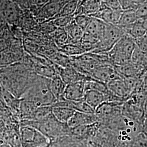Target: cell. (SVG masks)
<instances>
[{"label": "cell", "instance_id": "32", "mask_svg": "<svg viewBox=\"0 0 147 147\" xmlns=\"http://www.w3.org/2000/svg\"><path fill=\"white\" fill-rule=\"evenodd\" d=\"M50 0H33V5L37 8H40L46 5Z\"/></svg>", "mask_w": 147, "mask_h": 147}, {"label": "cell", "instance_id": "22", "mask_svg": "<svg viewBox=\"0 0 147 147\" xmlns=\"http://www.w3.org/2000/svg\"><path fill=\"white\" fill-rule=\"evenodd\" d=\"M138 20L134 10L123 11L117 25L121 27L130 26Z\"/></svg>", "mask_w": 147, "mask_h": 147}, {"label": "cell", "instance_id": "7", "mask_svg": "<svg viewBox=\"0 0 147 147\" xmlns=\"http://www.w3.org/2000/svg\"><path fill=\"white\" fill-rule=\"evenodd\" d=\"M22 11L11 0H5L0 7V17L9 25H16L20 20Z\"/></svg>", "mask_w": 147, "mask_h": 147}, {"label": "cell", "instance_id": "36", "mask_svg": "<svg viewBox=\"0 0 147 147\" xmlns=\"http://www.w3.org/2000/svg\"><path fill=\"white\" fill-rule=\"evenodd\" d=\"M49 145H50V144H49V145H47V146H45V147H49Z\"/></svg>", "mask_w": 147, "mask_h": 147}, {"label": "cell", "instance_id": "34", "mask_svg": "<svg viewBox=\"0 0 147 147\" xmlns=\"http://www.w3.org/2000/svg\"><path fill=\"white\" fill-rule=\"evenodd\" d=\"M143 110H144V113L145 117H147V95H146L145 101H144V103Z\"/></svg>", "mask_w": 147, "mask_h": 147}, {"label": "cell", "instance_id": "3", "mask_svg": "<svg viewBox=\"0 0 147 147\" xmlns=\"http://www.w3.org/2000/svg\"><path fill=\"white\" fill-rule=\"evenodd\" d=\"M20 125H29L36 128L50 142L70 136V129L67 124L59 121L53 114L40 121H21Z\"/></svg>", "mask_w": 147, "mask_h": 147}, {"label": "cell", "instance_id": "29", "mask_svg": "<svg viewBox=\"0 0 147 147\" xmlns=\"http://www.w3.org/2000/svg\"><path fill=\"white\" fill-rule=\"evenodd\" d=\"M138 20H144L147 18V2L138 7L135 10Z\"/></svg>", "mask_w": 147, "mask_h": 147}, {"label": "cell", "instance_id": "8", "mask_svg": "<svg viewBox=\"0 0 147 147\" xmlns=\"http://www.w3.org/2000/svg\"><path fill=\"white\" fill-rule=\"evenodd\" d=\"M124 102H104L95 110L99 121H106L112 118L122 115V106Z\"/></svg>", "mask_w": 147, "mask_h": 147}, {"label": "cell", "instance_id": "20", "mask_svg": "<svg viewBox=\"0 0 147 147\" xmlns=\"http://www.w3.org/2000/svg\"><path fill=\"white\" fill-rule=\"evenodd\" d=\"M66 85L58 75L50 79V89L56 101L62 97Z\"/></svg>", "mask_w": 147, "mask_h": 147}, {"label": "cell", "instance_id": "17", "mask_svg": "<svg viewBox=\"0 0 147 147\" xmlns=\"http://www.w3.org/2000/svg\"><path fill=\"white\" fill-rule=\"evenodd\" d=\"M142 21L143 20H138L130 26L121 28L125 34L129 35L134 39L136 40L144 37L147 34V31L143 26Z\"/></svg>", "mask_w": 147, "mask_h": 147}, {"label": "cell", "instance_id": "9", "mask_svg": "<svg viewBox=\"0 0 147 147\" xmlns=\"http://www.w3.org/2000/svg\"><path fill=\"white\" fill-rule=\"evenodd\" d=\"M56 72L66 84L80 81H86L90 79L80 73L71 65L62 67L58 65H53Z\"/></svg>", "mask_w": 147, "mask_h": 147}, {"label": "cell", "instance_id": "24", "mask_svg": "<svg viewBox=\"0 0 147 147\" xmlns=\"http://www.w3.org/2000/svg\"><path fill=\"white\" fill-rule=\"evenodd\" d=\"M79 141L71 136L63 137L57 140L50 142L49 147H76Z\"/></svg>", "mask_w": 147, "mask_h": 147}, {"label": "cell", "instance_id": "23", "mask_svg": "<svg viewBox=\"0 0 147 147\" xmlns=\"http://www.w3.org/2000/svg\"><path fill=\"white\" fill-rule=\"evenodd\" d=\"M79 7V0H69L67 2L61 9L57 16L55 17H69L76 12Z\"/></svg>", "mask_w": 147, "mask_h": 147}, {"label": "cell", "instance_id": "1", "mask_svg": "<svg viewBox=\"0 0 147 147\" xmlns=\"http://www.w3.org/2000/svg\"><path fill=\"white\" fill-rule=\"evenodd\" d=\"M36 76L32 67L26 63H16L0 67L1 87L17 98H21Z\"/></svg>", "mask_w": 147, "mask_h": 147}, {"label": "cell", "instance_id": "30", "mask_svg": "<svg viewBox=\"0 0 147 147\" xmlns=\"http://www.w3.org/2000/svg\"><path fill=\"white\" fill-rule=\"evenodd\" d=\"M19 5L22 11L31 8L33 6V0H11Z\"/></svg>", "mask_w": 147, "mask_h": 147}, {"label": "cell", "instance_id": "31", "mask_svg": "<svg viewBox=\"0 0 147 147\" xmlns=\"http://www.w3.org/2000/svg\"><path fill=\"white\" fill-rule=\"evenodd\" d=\"M102 2L105 6L112 9H121L118 0H104Z\"/></svg>", "mask_w": 147, "mask_h": 147}, {"label": "cell", "instance_id": "27", "mask_svg": "<svg viewBox=\"0 0 147 147\" xmlns=\"http://www.w3.org/2000/svg\"><path fill=\"white\" fill-rule=\"evenodd\" d=\"M121 9L124 10H135L138 7L147 2V0H118Z\"/></svg>", "mask_w": 147, "mask_h": 147}, {"label": "cell", "instance_id": "5", "mask_svg": "<svg viewBox=\"0 0 147 147\" xmlns=\"http://www.w3.org/2000/svg\"><path fill=\"white\" fill-rule=\"evenodd\" d=\"M125 34L123 29L119 26L107 24L102 36L92 52L107 54Z\"/></svg>", "mask_w": 147, "mask_h": 147}, {"label": "cell", "instance_id": "11", "mask_svg": "<svg viewBox=\"0 0 147 147\" xmlns=\"http://www.w3.org/2000/svg\"><path fill=\"white\" fill-rule=\"evenodd\" d=\"M107 86L112 93L125 101L132 94L131 89L126 79L121 76L112 80Z\"/></svg>", "mask_w": 147, "mask_h": 147}, {"label": "cell", "instance_id": "25", "mask_svg": "<svg viewBox=\"0 0 147 147\" xmlns=\"http://www.w3.org/2000/svg\"><path fill=\"white\" fill-rule=\"evenodd\" d=\"M85 90L86 91L88 90H93L104 94L106 93L109 91L107 84L93 79H89L85 81Z\"/></svg>", "mask_w": 147, "mask_h": 147}, {"label": "cell", "instance_id": "14", "mask_svg": "<svg viewBox=\"0 0 147 147\" xmlns=\"http://www.w3.org/2000/svg\"><path fill=\"white\" fill-rule=\"evenodd\" d=\"M107 24L100 19L91 16L88 26L84 32L100 40L103 35Z\"/></svg>", "mask_w": 147, "mask_h": 147}, {"label": "cell", "instance_id": "35", "mask_svg": "<svg viewBox=\"0 0 147 147\" xmlns=\"http://www.w3.org/2000/svg\"><path fill=\"white\" fill-rule=\"evenodd\" d=\"M142 24H143V26H144L145 30H146V31L147 32V18L146 19H144V20H143Z\"/></svg>", "mask_w": 147, "mask_h": 147}, {"label": "cell", "instance_id": "2", "mask_svg": "<svg viewBox=\"0 0 147 147\" xmlns=\"http://www.w3.org/2000/svg\"><path fill=\"white\" fill-rule=\"evenodd\" d=\"M50 79L37 75L31 87L21 96V99L33 102L38 107L52 105L56 99L50 89Z\"/></svg>", "mask_w": 147, "mask_h": 147}, {"label": "cell", "instance_id": "13", "mask_svg": "<svg viewBox=\"0 0 147 147\" xmlns=\"http://www.w3.org/2000/svg\"><path fill=\"white\" fill-rule=\"evenodd\" d=\"M96 122H99L95 114H89L75 111L73 116L69 120L67 125L72 129L78 126L88 125Z\"/></svg>", "mask_w": 147, "mask_h": 147}, {"label": "cell", "instance_id": "15", "mask_svg": "<svg viewBox=\"0 0 147 147\" xmlns=\"http://www.w3.org/2000/svg\"><path fill=\"white\" fill-rule=\"evenodd\" d=\"M68 1L63 0H50L46 5L40 8V13L45 18L56 16L59 13L64 5Z\"/></svg>", "mask_w": 147, "mask_h": 147}, {"label": "cell", "instance_id": "28", "mask_svg": "<svg viewBox=\"0 0 147 147\" xmlns=\"http://www.w3.org/2000/svg\"><path fill=\"white\" fill-rule=\"evenodd\" d=\"M91 19V16L86 14H79L75 18L74 21L84 31L88 26L89 21Z\"/></svg>", "mask_w": 147, "mask_h": 147}, {"label": "cell", "instance_id": "16", "mask_svg": "<svg viewBox=\"0 0 147 147\" xmlns=\"http://www.w3.org/2000/svg\"><path fill=\"white\" fill-rule=\"evenodd\" d=\"M84 100L95 110L105 102L104 94L96 90H88L85 92Z\"/></svg>", "mask_w": 147, "mask_h": 147}, {"label": "cell", "instance_id": "33", "mask_svg": "<svg viewBox=\"0 0 147 147\" xmlns=\"http://www.w3.org/2000/svg\"><path fill=\"white\" fill-rule=\"evenodd\" d=\"M142 132L147 135V117H145L142 124Z\"/></svg>", "mask_w": 147, "mask_h": 147}, {"label": "cell", "instance_id": "6", "mask_svg": "<svg viewBox=\"0 0 147 147\" xmlns=\"http://www.w3.org/2000/svg\"><path fill=\"white\" fill-rule=\"evenodd\" d=\"M19 135L21 147H42L50 143V140L36 128L20 125Z\"/></svg>", "mask_w": 147, "mask_h": 147}, {"label": "cell", "instance_id": "12", "mask_svg": "<svg viewBox=\"0 0 147 147\" xmlns=\"http://www.w3.org/2000/svg\"><path fill=\"white\" fill-rule=\"evenodd\" d=\"M85 81H80L67 84L63 93V99L72 101L84 100L85 90Z\"/></svg>", "mask_w": 147, "mask_h": 147}, {"label": "cell", "instance_id": "4", "mask_svg": "<svg viewBox=\"0 0 147 147\" xmlns=\"http://www.w3.org/2000/svg\"><path fill=\"white\" fill-rule=\"evenodd\" d=\"M136 47L135 39L125 34L107 53L109 62L114 67L131 62L132 56Z\"/></svg>", "mask_w": 147, "mask_h": 147}, {"label": "cell", "instance_id": "26", "mask_svg": "<svg viewBox=\"0 0 147 147\" xmlns=\"http://www.w3.org/2000/svg\"><path fill=\"white\" fill-rule=\"evenodd\" d=\"M52 110L53 106L51 105L38 107L32 116L31 120L40 121L43 119L53 114Z\"/></svg>", "mask_w": 147, "mask_h": 147}, {"label": "cell", "instance_id": "19", "mask_svg": "<svg viewBox=\"0 0 147 147\" xmlns=\"http://www.w3.org/2000/svg\"><path fill=\"white\" fill-rule=\"evenodd\" d=\"M66 31L68 37V44H79L84 33V31L74 21L69 24Z\"/></svg>", "mask_w": 147, "mask_h": 147}, {"label": "cell", "instance_id": "10", "mask_svg": "<svg viewBox=\"0 0 147 147\" xmlns=\"http://www.w3.org/2000/svg\"><path fill=\"white\" fill-rule=\"evenodd\" d=\"M119 76L115 67L110 64H104L99 65L90 75L91 79L99 81L106 84Z\"/></svg>", "mask_w": 147, "mask_h": 147}, {"label": "cell", "instance_id": "21", "mask_svg": "<svg viewBox=\"0 0 147 147\" xmlns=\"http://www.w3.org/2000/svg\"><path fill=\"white\" fill-rule=\"evenodd\" d=\"M61 47V52L70 57L80 56L86 53L84 48L79 44H67Z\"/></svg>", "mask_w": 147, "mask_h": 147}, {"label": "cell", "instance_id": "18", "mask_svg": "<svg viewBox=\"0 0 147 147\" xmlns=\"http://www.w3.org/2000/svg\"><path fill=\"white\" fill-rule=\"evenodd\" d=\"M75 112L74 110L67 107L53 106V115L59 121L64 124H67L69 120L73 116Z\"/></svg>", "mask_w": 147, "mask_h": 147}]
</instances>
